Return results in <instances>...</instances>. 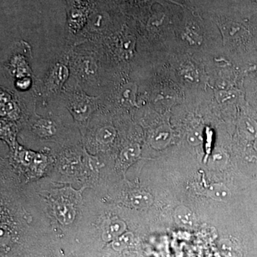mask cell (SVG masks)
<instances>
[{"mask_svg": "<svg viewBox=\"0 0 257 257\" xmlns=\"http://www.w3.org/2000/svg\"><path fill=\"white\" fill-rule=\"evenodd\" d=\"M30 60L31 49L30 45L24 41L19 42L6 64L8 72L14 77L15 80L25 77H32Z\"/></svg>", "mask_w": 257, "mask_h": 257, "instance_id": "cell-1", "label": "cell"}, {"mask_svg": "<svg viewBox=\"0 0 257 257\" xmlns=\"http://www.w3.org/2000/svg\"><path fill=\"white\" fill-rule=\"evenodd\" d=\"M67 105L71 113L78 120H84L89 117L94 110L97 98L86 94L81 88L74 87L65 92Z\"/></svg>", "mask_w": 257, "mask_h": 257, "instance_id": "cell-3", "label": "cell"}, {"mask_svg": "<svg viewBox=\"0 0 257 257\" xmlns=\"http://www.w3.org/2000/svg\"><path fill=\"white\" fill-rule=\"evenodd\" d=\"M92 8L89 0H67V30L76 35L86 28Z\"/></svg>", "mask_w": 257, "mask_h": 257, "instance_id": "cell-2", "label": "cell"}, {"mask_svg": "<svg viewBox=\"0 0 257 257\" xmlns=\"http://www.w3.org/2000/svg\"><path fill=\"white\" fill-rule=\"evenodd\" d=\"M255 1H257V0H255Z\"/></svg>", "mask_w": 257, "mask_h": 257, "instance_id": "cell-15", "label": "cell"}, {"mask_svg": "<svg viewBox=\"0 0 257 257\" xmlns=\"http://www.w3.org/2000/svg\"><path fill=\"white\" fill-rule=\"evenodd\" d=\"M128 202L136 208L147 207L152 204V197L149 193L135 192L128 196Z\"/></svg>", "mask_w": 257, "mask_h": 257, "instance_id": "cell-9", "label": "cell"}, {"mask_svg": "<svg viewBox=\"0 0 257 257\" xmlns=\"http://www.w3.org/2000/svg\"><path fill=\"white\" fill-rule=\"evenodd\" d=\"M175 219L177 224L185 228L193 227L196 222L194 213L184 206H180L176 209Z\"/></svg>", "mask_w": 257, "mask_h": 257, "instance_id": "cell-6", "label": "cell"}, {"mask_svg": "<svg viewBox=\"0 0 257 257\" xmlns=\"http://www.w3.org/2000/svg\"><path fill=\"white\" fill-rule=\"evenodd\" d=\"M72 67L76 76L81 80L94 78L97 74V67L94 58L87 55L76 56L72 60Z\"/></svg>", "mask_w": 257, "mask_h": 257, "instance_id": "cell-5", "label": "cell"}, {"mask_svg": "<svg viewBox=\"0 0 257 257\" xmlns=\"http://www.w3.org/2000/svg\"><path fill=\"white\" fill-rule=\"evenodd\" d=\"M125 229V224L122 221H114L108 226L104 233V237L106 240H111L117 237L122 234Z\"/></svg>", "mask_w": 257, "mask_h": 257, "instance_id": "cell-10", "label": "cell"}, {"mask_svg": "<svg viewBox=\"0 0 257 257\" xmlns=\"http://www.w3.org/2000/svg\"><path fill=\"white\" fill-rule=\"evenodd\" d=\"M133 236L132 234H124L118 236L117 239L113 243V246L115 249L121 250L128 246L133 241Z\"/></svg>", "mask_w": 257, "mask_h": 257, "instance_id": "cell-13", "label": "cell"}, {"mask_svg": "<svg viewBox=\"0 0 257 257\" xmlns=\"http://www.w3.org/2000/svg\"><path fill=\"white\" fill-rule=\"evenodd\" d=\"M35 133L42 138H50L56 133L55 124L50 119H37L33 125Z\"/></svg>", "mask_w": 257, "mask_h": 257, "instance_id": "cell-7", "label": "cell"}, {"mask_svg": "<svg viewBox=\"0 0 257 257\" xmlns=\"http://www.w3.org/2000/svg\"><path fill=\"white\" fill-rule=\"evenodd\" d=\"M140 155V148L138 145H131L126 147L121 153V160L125 164H130L138 158Z\"/></svg>", "mask_w": 257, "mask_h": 257, "instance_id": "cell-12", "label": "cell"}, {"mask_svg": "<svg viewBox=\"0 0 257 257\" xmlns=\"http://www.w3.org/2000/svg\"></svg>", "mask_w": 257, "mask_h": 257, "instance_id": "cell-16", "label": "cell"}, {"mask_svg": "<svg viewBox=\"0 0 257 257\" xmlns=\"http://www.w3.org/2000/svg\"><path fill=\"white\" fill-rule=\"evenodd\" d=\"M207 194L213 199L226 202L231 197V192L224 184H214L207 189Z\"/></svg>", "mask_w": 257, "mask_h": 257, "instance_id": "cell-8", "label": "cell"}, {"mask_svg": "<svg viewBox=\"0 0 257 257\" xmlns=\"http://www.w3.org/2000/svg\"><path fill=\"white\" fill-rule=\"evenodd\" d=\"M115 131L111 126H106L98 130L96 133V140L99 143L109 144L114 140Z\"/></svg>", "mask_w": 257, "mask_h": 257, "instance_id": "cell-11", "label": "cell"}, {"mask_svg": "<svg viewBox=\"0 0 257 257\" xmlns=\"http://www.w3.org/2000/svg\"><path fill=\"white\" fill-rule=\"evenodd\" d=\"M70 74V69L64 62H57L49 69L42 84V92L47 96L60 93Z\"/></svg>", "mask_w": 257, "mask_h": 257, "instance_id": "cell-4", "label": "cell"}, {"mask_svg": "<svg viewBox=\"0 0 257 257\" xmlns=\"http://www.w3.org/2000/svg\"><path fill=\"white\" fill-rule=\"evenodd\" d=\"M32 77H25L15 80V87L17 90L20 92L28 91L32 86Z\"/></svg>", "mask_w": 257, "mask_h": 257, "instance_id": "cell-14", "label": "cell"}]
</instances>
